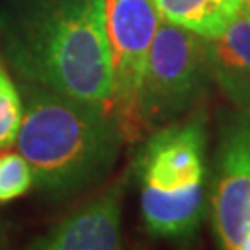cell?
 I'll list each match as a JSON object with an SVG mask.
<instances>
[{"label":"cell","instance_id":"cell-1","mask_svg":"<svg viewBox=\"0 0 250 250\" xmlns=\"http://www.w3.org/2000/svg\"><path fill=\"white\" fill-rule=\"evenodd\" d=\"M0 46L21 80L111 109L106 0H4Z\"/></svg>","mask_w":250,"mask_h":250},{"label":"cell","instance_id":"cell-2","mask_svg":"<svg viewBox=\"0 0 250 250\" xmlns=\"http://www.w3.org/2000/svg\"><path fill=\"white\" fill-rule=\"evenodd\" d=\"M22 91L17 146L34 186L60 200L106 178L126 139L113 111L30 82Z\"/></svg>","mask_w":250,"mask_h":250},{"label":"cell","instance_id":"cell-3","mask_svg":"<svg viewBox=\"0 0 250 250\" xmlns=\"http://www.w3.org/2000/svg\"><path fill=\"white\" fill-rule=\"evenodd\" d=\"M134 172L146 230L167 239L191 237L206 213L204 119L156 128L135 156Z\"/></svg>","mask_w":250,"mask_h":250},{"label":"cell","instance_id":"cell-4","mask_svg":"<svg viewBox=\"0 0 250 250\" xmlns=\"http://www.w3.org/2000/svg\"><path fill=\"white\" fill-rule=\"evenodd\" d=\"M209 80L204 37L161 19L137 99L141 134L180 119L202 97Z\"/></svg>","mask_w":250,"mask_h":250},{"label":"cell","instance_id":"cell-5","mask_svg":"<svg viewBox=\"0 0 250 250\" xmlns=\"http://www.w3.org/2000/svg\"><path fill=\"white\" fill-rule=\"evenodd\" d=\"M161 15L152 0H106L111 111L126 139L141 135L137 99Z\"/></svg>","mask_w":250,"mask_h":250},{"label":"cell","instance_id":"cell-6","mask_svg":"<svg viewBox=\"0 0 250 250\" xmlns=\"http://www.w3.org/2000/svg\"><path fill=\"white\" fill-rule=\"evenodd\" d=\"M211 226L219 247L241 250L250 235V111L224 121L209 193Z\"/></svg>","mask_w":250,"mask_h":250},{"label":"cell","instance_id":"cell-7","mask_svg":"<svg viewBox=\"0 0 250 250\" xmlns=\"http://www.w3.org/2000/svg\"><path fill=\"white\" fill-rule=\"evenodd\" d=\"M126 180H117L99 197L37 235L28 249L115 250L123 247V198Z\"/></svg>","mask_w":250,"mask_h":250},{"label":"cell","instance_id":"cell-8","mask_svg":"<svg viewBox=\"0 0 250 250\" xmlns=\"http://www.w3.org/2000/svg\"><path fill=\"white\" fill-rule=\"evenodd\" d=\"M211 80L239 109L250 111V8L221 36L206 39Z\"/></svg>","mask_w":250,"mask_h":250},{"label":"cell","instance_id":"cell-9","mask_svg":"<svg viewBox=\"0 0 250 250\" xmlns=\"http://www.w3.org/2000/svg\"><path fill=\"white\" fill-rule=\"evenodd\" d=\"M163 21L204 39L221 36L247 8L250 0H152Z\"/></svg>","mask_w":250,"mask_h":250},{"label":"cell","instance_id":"cell-10","mask_svg":"<svg viewBox=\"0 0 250 250\" xmlns=\"http://www.w3.org/2000/svg\"><path fill=\"white\" fill-rule=\"evenodd\" d=\"M24 115V104L15 82L0 62V150H8L17 143Z\"/></svg>","mask_w":250,"mask_h":250},{"label":"cell","instance_id":"cell-11","mask_svg":"<svg viewBox=\"0 0 250 250\" xmlns=\"http://www.w3.org/2000/svg\"><path fill=\"white\" fill-rule=\"evenodd\" d=\"M34 188V174L21 152H0V204L21 198Z\"/></svg>","mask_w":250,"mask_h":250},{"label":"cell","instance_id":"cell-12","mask_svg":"<svg viewBox=\"0 0 250 250\" xmlns=\"http://www.w3.org/2000/svg\"><path fill=\"white\" fill-rule=\"evenodd\" d=\"M241 250H250V235L247 237V241L243 243V249Z\"/></svg>","mask_w":250,"mask_h":250}]
</instances>
